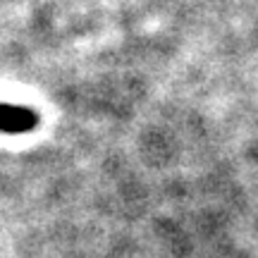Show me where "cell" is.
I'll return each instance as SVG.
<instances>
[{
  "label": "cell",
  "instance_id": "cell-1",
  "mask_svg": "<svg viewBox=\"0 0 258 258\" xmlns=\"http://www.w3.org/2000/svg\"><path fill=\"white\" fill-rule=\"evenodd\" d=\"M41 124V115L29 105H15V103L0 101V134L22 137L31 134Z\"/></svg>",
  "mask_w": 258,
  "mask_h": 258
}]
</instances>
